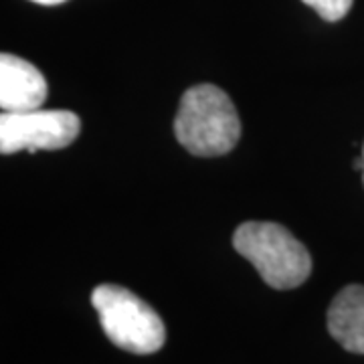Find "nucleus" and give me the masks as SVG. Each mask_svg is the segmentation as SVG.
<instances>
[{
  "mask_svg": "<svg viewBox=\"0 0 364 364\" xmlns=\"http://www.w3.org/2000/svg\"><path fill=\"white\" fill-rule=\"evenodd\" d=\"M174 134L182 148L195 156H223L239 142L241 122L225 91L200 83L184 91L174 117Z\"/></svg>",
  "mask_w": 364,
  "mask_h": 364,
  "instance_id": "obj_1",
  "label": "nucleus"
},
{
  "mask_svg": "<svg viewBox=\"0 0 364 364\" xmlns=\"http://www.w3.org/2000/svg\"><path fill=\"white\" fill-rule=\"evenodd\" d=\"M81 130L77 114L67 109H31L0 117V152L14 154L28 150H61L75 142Z\"/></svg>",
  "mask_w": 364,
  "mask_h": 364,
  "instance_id": "obj_4",
  "label": "nucleus"
},
{
  "mask_svg": "<svg viewBox=\"0 0 364 364\" xmlns=\"http://www.w3.org/2000/svg\"><path fill=\"white\" fill-rule=\"evenodd\" d=\"M47 100V81L37 67L25 59L0 55V107L9 114L39 109Z\"/></svg>",
  "mask_w": 364,
  "mask_h": 364,
  "instance_id": "obj_5",
  "label": "nucleus"
},
{
  "mask_svg": "<svg viewBox=\"0 0 364 364\" xmlns=\"http://www.w3.org/2000/svg\"><path fill=\"white\" fill-rule=\"evenodd\" d=\"M33 2H37V4H47V6H51V4H61V2H65V0H33Z\"/></svg>",
  "mask_w": 364,
  "mask_h": 364,
  "instance_id": "obj_8",
  "label": "nucleus"
},
{
  "mask_svg": "<svg viewBox=\"0 0 364 364\" xmlns=\"http://www.w3.org/2000/svg\"><path fill=\"white\" fill-rule=\"evenodd\" d=\"M91 304L100 316L105 336L122 350L152 354L166 340L164 322L142 298L130 289L114 284H102L93 289Z\"/></svg>",
  "mask_w": 364,
  "mask_h": 364,
  "instance_id": "obj_3",
  "label": "nucleus"
},
{
  "mask_svg": "<svg viewBox=\"0 0 364 364\" xmlns=\"http://www.w3.org/2000/svg\"><path fill=\"white\" fill-rule=\"evenodd\" d=\"M328 332L344 350L364 354V286H348L332 299Z\"/></svg>",
  "mask_w": 364,
  "mask_h": 364,
  "instance_id": "obj_6",
  "label": "nucleus"
},
{
  "mask_svg": "<svg viewBox=\"0 0 364 364\" xmlns=\"http://www.w3.org/2000/svg\"><path fill=\"white\" fill-rule=\"evenodd\" d=\"M360 156H363V162H364V146H363V154H360ZM363 182H364V166H363Z\"/></svg>",
  "mask_w": 364,
  "mask_h": 364,
  "instance_id": "obj_9",
  "label": "nucleus"
},
{
  "mask_svg": "<svg viewBox=\"0 0 364 364\" xmlns=\"http://www.w3.org/2000/svg\"><path fill=\"white\" fill-rule=\"evenodd\" d=\"M233 247L253 263L261 279L275 289H294L312 273V257L286 227L249 221L237 227Z\"/></svg>",
  "mask_w": 364,
  "mask_h": 364,
  "instance_id": "obj_2",
  "label": "nucleus"
},
{
  "mask_svg": "<svg viewBox=\"0 0 364 364\" xmlns=\"http://www.w3.org/2000/svg\"><path fill=\"white\" fill-rule=\"evenodd\" d=\"M301 2L314 9L328 23H336L348 14L354 0H301Z\"/></svg>",
  "mask_w": 364,
  "mask_h": 364,
  "instance_id": "obj_7",
  "label": "nucleus"
}]
</instances>
